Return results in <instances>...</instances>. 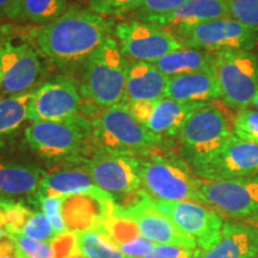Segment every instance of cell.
I'll return each mask as SVG.
<instances>
[{
    "mask_svg": "<svg viewBox=\"0 0 258 258\" xmlns=\"http://www.w3.org/2000/svg\"><path fill=\"white\" fill-rule=\"evenodd\" d=\"M114 34L122 54L135 61L153 63L184 48L170 31L137 19L116 25Z\"/></svg>",
    "mask_w": 258,
    "mask_h": 258,
    "instance_id": "obj_12",
    "label": "cell"
},
{
    "mask_svg": "<svg viewBox=\"0 0 258 258\" xmlns=\"http://www.w3.org/2000/svg\"><path fill=\"white\" fill-rule=\"evenodd\" d=\"M164 97L180 103H208L221 98L214 67L170 77Z\"/></svg>",
    "mask_w": 258,
    "mask_h": 258,
    "instance_id": "obj_20",
    "label": "cell"
},
{
    "mask_svg": "<svg viewBox=\"0 0 258 258\" xmlns=\"http://www.w3.org/2000/svg\"><path fill=\"white\" fill-rule=\"evenodd\" d=\"M214 60L215 53L191 49V48H182V49L169 53L153 63L167 77H173L211 70L214 67Z\"/></svg>",
    "mask_w": 258,
    "mask_h": 258,
    "instance_id": "obj_25",
    "label": "cell"
},
{
    "mask_svg": "<svg viewBox=\"0 0 258 258\" xmlns=\"http://www.w3.org/2000/svg\"><path fill=\"white\" fill-rule=\"evenodd\" d=\"M203 205L218 212L221 217L251 218L258 214V177L232 179H202Z\"/></svg>",
    "mask_w": 258,
    "mask_h": 258,
    "instance_id": "obj_9",
    "label": "cell"
},
{
    "mask_svg": "<svg viewBox=\"0 0 258 258\" xmlns=\"http://www.w3.org/2000/svg\"><path fill=\"white\" fill-rule=\"evenodd\" d=\"M82 98L76 84L59 77L32 92L28 105V120L59 121L77 116Z\"/></svg>",
    "mask_w": 258,
    "mask_h": 258,
    "instance_id": "obj_16",
    "label": "cell"
},
{
    "mask_svg": "<svg viewBox=\"0 0 258 258\" xmlns=\"http://www.w3.org/2000/svg\"><path fill=\"white\" fill-rule=\"evenodd\" d=\"M154 246L156 244L153 241L148 240L144 235H140L133 241L120 245V249L128 258H144L152 252Z\"/></svg>",
    "mask_w": 258,
    "mask_h": 258,
    "instance_id": "obj_38",
    "label": "cell"
},
{
    "mask_svg": "<svg viewBox=\"0 0 258 258\" xmlns=\"http://www.w3.org/2000/svg\"><path fill=\"white\" fill-rule=\"evenodd\" d=\"M188 0H144L133 12L137 21L152 23L158 18L172 14Z\"/></svg>",
    "mask_w": 258,
    "mask_h": 258,
    "instance_id": "obj_30",
    "label": "cell"
},
{
    "mask_svg": "<svg viewBox=\"0 0 258 258\" xmlns=\"http://www.w3.org/2000/svg\"><path fill=\"white\" fill-rule=\"evenodd\" d=\"M253 258H258V257H253Z\"/></svg>",
    "mask_w": 258,
    "mask_h": 258,
    "instance_id": "obj_43",
    "label": "cell"
},
{
    "mask_svg": "<svg viewBox=\"0 0 258 258\" xmlns=\"http://www.w3.org/2000/svg\"><path fill=\"white\" fill-rule=\"evenodd\" d=\"M97 189L86 167H71L46 172L35 194L51 198H67Z\"/></svg>",
    "mask_w": 258,
    "mask_h": 258,
    "instance_id": "obj_23",
    "label": "cell"
},
{
    "mask_svg": "<svg viewBox=\"0 0 258 258\" xmlns=\"http://www.w3.org/2000/svg\"><path fill=\"white\" fill-rule=\"evenodd\" d=\"M77 244L83 258H128L104 227L78 232Z\"/></svg>",
    "mask_w": 258,
    "mask_h": 258,
    "instance_id": "obj_27",
    "label": "cell"
},
{
    "mask_svg": "<svg viewBox=\"0 0 258 258\" xmlns=\"http://www.w3.org/2000/svg\"><path fill=\"white\" fill-rule=\"evenodd\" d=\"M0 82H2V70H0Z\"/></svg>",
    "mask_w": 258,
    "mask_h": 258,
    "instance_id": "obj_42",
    "label": "cell"
},
{
    "mask_svg": "<svg viewBox=\"0 0 258 258\" xmlns=\"http://www.w3.org/2000/svg\"><path fill=\"white\" fill-rule=\"evenodd\" d=\"M156 203L183 233L196 241L200 250L209 249L218 240L225 222L213 208L192 201H156Z\"/></svg>",
    "mask_w": 258,
    "mask_h": 258,
    "instance_id": "obj_13",
    "label": "cell"
},
{
    "mask_svg": "<svg viewBox=\"0 0 258 258\" xmlns=\"http://www.w3.org/2000/svg\"><path fill=\"white\" fill-rule=\"evenodd\" d=\"M92 138L101 150L128 156L147 153L163 140L139 123L124 102L109 106L92 121Z\"/></svg>",
    "mask_w": 258,
    "mask_h": 258,
    "instance_id": "obj_5",
    "label": "cell"
},
{
    "mask_svg": "<svg viewBox=\"0 0 258 258\" xmlns=\"http://www.w3.org/2000/svg\"><path fill=\"white\" fill-rule=\"evenodd\" d=\"M129 63L115 38L109 37L86 60L82 92L102 106H112L123 101Z\"/></svg>",
    "mask_w": 258,
    "mask_h": 258,
    "instance_id": "obj_4",
    "label": "cell"
},
{
    "mask_svg": "<svg viewBox=\"0 0 258 258\" xmlns=\"http://www.w3.org/2000/svg\"><path fill=\"white\" fill-rule=\"evenodd\" d=\"M31 92L0 99V135L15 132L28 118Z\"/></svg>",
    "mask_w": 258,
    "mask_h": 258,
    "instance_id": "obj_28",
    "label": "cell"
},
{
    "mask_svg": "<svg viewBox=\"0 0 258 258\" xmlns=\"http://www.w3.org/2000/svg\"><path fill=\"white\" fill-rule=\"evenodd\" d=\"M92 138V121L72 116L59 121L32 122L25 131L27 143L48 159H72Z\"/></svg>",
    "mask_w": 258,
    "mask_h": 258,
    "instance_id": "obj_6",
    "label": "cell"
},
{
    "mask_svg": "<svg viewBox=\"0 0 258 258\" xmlns=\"http://www.w3.org/2000/svg\"><path fill=\"white\" fill-rule=\"evenodd\" d=\"M34 195L36 196V201L41 212L49 219L56 234L60 235L67 232L62 218V211H61L63 198H51V196H42L37 194H34Z\"/></svg>",
    "mask_w": 258,
    "mask_h": 258,
    "instance_id": "obj_35",
    "label": "cell"
},
{
    "mask_svg": "<svg viewBox=\"0 0 258 258\" xmlns=\"http://www.w3.org/2000/svg\"><path fill=\"white\" fill-rule=\"evenodd\" d=\"M184 48L218 53L221 50H251L258 44V28L233 18H220L173 34Z\"/></svg>",
    "mask_w": 258,
    "mask_h": 258,
    "instance_id": "obj_8",
    "label": "cell"
},
{
    "mask_svg": "<svg viewBox=\"0 0 258 258\" xmlns=\"http://www.w3.org/2000/svg\"><path fill=\"white\" fill-rule=\"evenodd\" d=\"M0 88L11 96L29 93L41 72L37 51L22 37H11L0 46Z\"/></svg>",
    "mask_w": 258,
    "mask_h": 258,
    "instance_id": "obj_14",
    "label": "cell"
},
{
    "mask_svg": "<svg viewBox=\"0 0 258 258\" xmlns=\"http://www.w3.org/2000/svg\"><path fill=\"white\" fill-rule=\"evenodd\" d=\"M169 78L156 64L134 61L129 64L123 102H152L164 98Z\"/></svg>",
    "mask_w": 258,
    "mask_h": 258,
    "instance_id": "obj_22",
    "label": "cell"
},
{
    "mask_svg": "<svg viewBox=\"0 0 258 258\" xmlns=\"http://www.w3.org/2000/svg\"><path fill=\"white\" fill-rule=\"evenodd\" d=\"M10 237L17 244L22 258H54L51 241L34 240L23 234H11Z\"/></svg>",
    "mask_w": 258,
    "mask_h": 258,
    "instance_id": "obj_34",
    "label": "cell"
},
{
    "mask_svg": "<svg viewBox=\"0 0 258 258\" xmlns=\"http://www.w3.org/2000/svg\"><path fill=\"white\" fill-rule=\"evenodd\" d=\"M112 213L134 221L141 235L154 244L178 245L194 249L198 247L196 241L183 233L158 208L156 201L143 190H140L127 205H116Z\"/></svg>",
    "mask_w": 258,
    "mask_h": 258,
    "instance_id": "obj_10",
    "label": "cell"
},
{
    "mask_svg": "<svg viewBox=\"0 0 258 258\" xmlns=\"http://www.w3.org/2000/svg\"><path fill=\"white\" fill-rule=\"evenodd\" d=\"M206 103H180L170 98L152 102L131 103L132 115L135 120L157 135H176L179 133L186 118Z\"/></svg>",
    "mask_w": 258,
    "mask_h": 258,
    "instance_id": "obj_18",
    "label": "cell"
},
{
    "mask_svg": "<svg viewBox=\"0 0 258 258\" xmlns=\"http://www.w3.org/2000/svg\"><path fill=\"white\" fill-rule=\"evenodd\" d=\"M178 135L194 170L214 156L233 135V118L217 103H206L186 118Z\"/></svg>",
    "mask_w": 258,
    "mask_h": 258,
    "instance_id": "obj_3",
    "label": "cell"
},
{
    "mask_svg": "<svg viewBox=\"0 0 258 258\" xmlns=\"http://www.w3.org/2000/svg\"><path fill=\"white\" fill-rule=\"evenodd\" d=\"M257 254V231L244 224L225 222L218 240L207 250L199 249L198 258H253Z\"/></svg>",
    "mask_w": 258,
    "mask_h": 258,
    "instance_id": "obj_21",
    "label": "cell"
},
{
    "mask_svg": "<svg viewBox=\"0 0 258 258\" xmlns=\"http://www.w3.org/2000/svg\"><path fill=\"white\" fill-rule=\"evenodd\" d=\"M44 175L46 172L37 166L0 158V195H34Z\"/></svg>",
    "mask_w": 258,
    "mask_h": 258,
    "instance_id": "obj_24",
    "label": "cell"
},
{
    "mask_svg": "<svg viewBox=\"0 0 258 258\" xmlns=\"http://www.w3.org/2000/svg\"><path fill=\"white\" fill-rule=\"evenodd\" d=\"M115 206L111 195L97 188L90 192L63 198L61 211L67 231L78 233L104 227Z\"/></svg>",
    "mask_w": 258,
    "mask_h": 258,
    "instance_id": "obj_17",
    "label": "cell"
},
{
    "mask_svg": "<svg viewBox=\"0 0 258 258\" xmlns=\"http://www.w3.org/2000/svg\"><path fill=\"white\" fill-rule=\"evenodd\" d=\"M220 18H231L228 0H188L172 14L158 18L151 24L164 28L173 35Z\"/></svg>",
    "mask_w": 258,
    "mask_h": 258,
    "instance_id": "obj_19",
    "label": "cell"
},
{
    "mask_svg": "<svg viewBox=\"0 0 258 258\" xmlns=\"http://www.w3.org/2000/svg\"><path fill=\"white\" fill-rule=\"evenodd\" d=\"M15 4V0H0V16L8 17L10 10Z\"/></svg>",
    "mask_w": 258,
    "mask_h": 258,
    "instance_id": "obj_40",
    "label": "cell"
},
{
    "mask_svg": "<svg viewBox=\"0 0 258 258\" xmlns=\"http://www.w3.org/2000/svg\"><path fill=\"white\" fill-rule=\"evenodd\" d=\"M144 0H89V10L95 14L106 16H122L134 12Z\"/></svg>",
    "mask_w": 258,
    "mask_h": 258,
    "instance_id": "obj_32",
    "label": "cell"
},
{
    "mask_svg": "<svg viewBox=\"0 0 258 258\" xmlns=\"http://www.w3.org/2000/svg\"><path fill=\"white\" fill-rule=\"evenodd\" d=\"M231 18L258 28V0H228Z\"/></svg>",
    "mask_w": 258,
    "mask_h": 258,
    "instance_id": "obj_36",
    "label": "cell"
},
{
    "mask_svg": "<svg viewBox=\"0 0 258 258\" xmlns=\"http://www.w3.org/2000/svg\"><path fill=\"white\" fill-rule=\"evenodd\" d=\"M85 167L97 188L108 192L114 200L134 196L141 190L140 161L134 156L101 150L85 161Z\"/></svg>",
    "mask_w": 258,
    "mask_h": 258,
    "instance_id": "obj_11",
    "label": "cell"
},
{
    "mask_svg": "<svg viewBox=\"0 0 258 258\" xmlns=\"http://www.w3.org/2000/svg\"><path fill=\"white\" fill-rule=\"evenodd\" d=\"M257 234H258V231H257Z\"/></svg>",
    "mask_w": 258,
    "mask_h": 258,
    "instance_id": "obj_44",
    "label": "cell"
},
{
    "mask_svg": "<svg viewBox=\"0 0 258 258\" xmlns=\"http://www.w3.org/2000/svg\"><path fill=\"white\" fill-rule=\"evenodd\" d=\"M202 179L219 180L258 172V145L231 135L212 158L192 170Z\"/></svg>",
    "mask_w": 258,
    "mask_h": 258,
    "instance_id": "obj_15",
    "label": "cell"
},
{
    "mask_svg": "<svg viewBox=\"0 0 258 258\" xmlns=\"http://www.w3.org/2000/svg\"><path fill=\"white\" fill-rule=\"evenodd\" d=\"M214 71L227 105L245 109L258 95V57L250 50L215 53Z\"/></svg>",
    "mask_w": 258,
    "mask_h": 258,
    "instance_id": "obj_7",
    "label": "cell"
},
{
    "mask_svg": "<svg viewBox=\"0 0 258 258\" xmlns=\"http://www.w3.org/2000/svg\"><path fill=\"white\" fill-rule=\"evenodd\" d=\"M0 209L4 214L5 227L10 235L22 233L24 226L28 224L35 213L21 202L5 198H0Z\"/></svg>",
    "mask_w": 258,
    "mask_h": 258,
    "instance_id": "obj_29",
    "label": "cell"
},
{
    "mask_svg": "<svg viewBox=\"0 0 258 258\" xmlns=\"http://www.w3.org/2000/svg\"><path fill=\"white\" fill-rule=\"evenodd\" d=\"M67 0H15L8 18L31 23H50L66 12Z\"/></svg>",
    "mask_w": 258,
    "mask_h": 258,
    "instance_id": "obj_26",
    "label": "cell"
},
{
    "mask_svg": "<svg viewBox=\"0 0 258 258\" xmlns=\"http://www.w3.org/2000/svg\"><path fill=\"white\" fill-rule=\"evenodd\" d=\"M0 258H22L17 244L11 237L0 239Z\"/></svg>",
    "mask_w": 258,
    "mask_h": 258,
    "instance_id": "obj_39",
    "label": "cell"
},
{
    "mask_svg": "<svg viewBox=\"0 0 258 258\" xmlns=\"http://www.w3.org/2000/svg\"><path fill=\"white\" fill-rule=\"evenodd\" d=\"M233 134L241 140L258 145V111L240 109L233 117Z\"/></svg>",
    "mask_w": 258,
    "mask_h": 258,
    "instance_id": "obj_31",
    "label": "cell"
},
{
    "mask_svg": "<svg viewBox=\"0 0 258 258\" xmlns=\"http://www.w3.org/2000/svg\"><path fill=\"white\" fill-rule=\"evenodd\" d=\"M114 22L83 9H70L59 18L35 30L42 54L57 64L88 60L110 37Z\"/></svg>",
    "mask_w": 258,
    "mask_h": 258,
    "instance_id": "obj_1",
    "label": "cell"
},
{
    "mask_svg": "<svg viewBox=\"0 0 258 258\" xmlns=\"http://www.w3.org/2000/svg\"><path fill=\"white\" fill-rule=\"evenodd\" d=\"M251 105H253V106H254V108H256V109H257V111H258V95H257L256 97H254L253 102H252V103H251Z\"/></svg>",
    "mask_w": 258,
    "mask_h": 258,
    "instance_id": "obj_41",
    "label": "cell"
},
{
    "mask_svg": "<svg viewBox=\"0 0 258 258\" xmlns=\"http://www.w3.org/2000/svg\"><path fill=\"white\" fill-rule=\"evenodd\" d=\"M19 234L38 241H51L57 237L49 219L42 212H35L28 224L24 226L22 233Z\"/></svg>",
    "mask_w": 258,
    "mask_h": 258,
    "instance_id": "obj_33",
    "label": "cell"
},
{
    "mask_svg": "<svg viewBox=\"0 0 258 258\" xmlns=\"http://www.w3.org/2000/svg\"><path fill=\"white\" fill-rule=\"evenodd\" d=\"M140 161L141 190L156 201L202 203L201 178L188 164L172 156L150 154Z\"/></svg>",
    "mask_w": 258,
    "mask_h": 258,
    "instance_id": "obj_2",
    "label": "cell"
},
{
    "mask_svg": "<svg viewBox=\"0 0 258 258\" xmlns=\"http://www.w3.org/2000/svg\"><path fill=\"white\" fill-rule=\"evenodd\" d=\"M156 258H198L199 247H185L178 245L156 244L152 252Z\"/></svg>",
    "mask_w": 258,
    "mask_h": 258,
    "instance_id": "obj_37",
    "label": "cell"
}]
</instances>
